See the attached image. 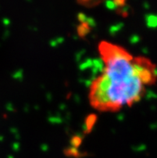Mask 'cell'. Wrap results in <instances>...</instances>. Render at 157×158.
Wrapping results in <instances>:
<instances>
[{
    "label": "cell",
    "instance_id": "1",
    "mask_svg": "<svg viewBox=\"0 0 157 158\" xmlns=\"http://www.w3.org/2000/svg\"><path fill=\"white\" fill-rule=\"evenodd\" d=\"M99 52L105 67L90 90L91 104L98 110L115 112L131 106L142 99L145 88L156 81V67L148 59L133 57L106 41L99 43Z\"/></svg>",
    "mask_w": 157,
    "mask_h": 158
},
{
    "label": "cell",
    "instance_id": "2",
    "mask_svg": "<svg viewBox=\"0 0 157 158\" xmlns=\"http://www.w3.org/2000/svg\"><path fill=\"white\" fill-rule=\"evenodd\" d=\"M97 120V117L95 114H91L85 120V132L88 133L91 131L92 128L95 124Z\"/></svg>",
    "mask_w": 157,
    "mask_h": 158
},
{
    "label": "cell",
    "instance_id": "3",
    "mask_svg": "<svg viewBox=\"0 0 157 158\" xmlns=\"http://www.w3.org/2000/svg\"><path fill=\"white\" fill-rule=\"evenodd\" d=\"M91 31V25L89 23H87V22H84V23H81L79 25L77 29L78 35L80 37H84L86 36L87 34Z\"/></svg>",
    "mask_w": 157,
    "mask_h": 158
},
{
    "label": "cell",
    "instance_id": "4",
    "mask_svg": "<svg viewBox=\"0 0 157 158\" xmlns=\"http://www.w3.org/2000/svg\"><path fill=\"white\" fill-rule=\"evenodd\" d=\"M77 1L80 4L83 5V6L87 7H93L99 5V3H101L104 0H77Z\"/></svg>",
    "mask_w": 157,
    "mask_h": 158
},
{
    "label": "cell",
    "instance_id": "5",
    "mask_svg": "<svg viewBox=\"0 0 157 158\" xmlns=\"http://www.w3.org/2000/svg\"><path fill=\"white\" fill-rule=\"evenodd\" d=\"M83 142L82 137L79 136V135H75L73 136L71 139V146L75 149H79Z\"/></svg>",
    "mask_w": 157,
    "mask_h": 158
},
{
    "label": "cell",
    "instance_id": "6",
    "mask_svg": "<svg viewBox=\"0 0 157 158\" xmlns=\"http://www.w3.org/2000/svg\"><path fill=\"white\" fill-rule=\"evenodd\" d=\"M65 154L67 156H71V157H79L80 156V152L78 149H75L73 147H69L68 149L65 150Z\"/></svg>",
    "mask_w": 157,
    "mask_h": 158
},
{
    "label": "cell",
    "instance_id": "7",
    "mask_svg": "<svg viewBox=\"0 0 157 158\" xmlns=\"http://www.w3.org/2000/svg\"><path fill=\"white\" fill-rule=\"evenodd\" d=\"M125 2H126V0H113L112 2V5H113L112 7H113V8L116 7H123L125 5Z\"/></svg>",
    "mask_w": 157,
    "mask_h": 158
}]
</instances>
